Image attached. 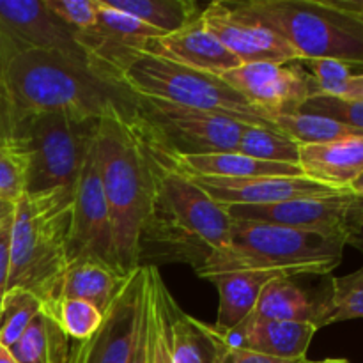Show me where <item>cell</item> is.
Returning a JSON list of instances; mask_svg holds the SVG:
<instances>
[{
    "label": "cell",
    "mask_w": 363,
    "mask_h": 363,
    "mask_svg": "<svg viewBox=\"0 0 363 363\" xmlns=\"http://www.w3.org/2000/svg\"><path fill=\"white\" fill-rule=\"evenodd\" d=\"M53 321L62 328V332L74 342L87 340L101 326L103 314L89 301L66 298L57 307Z\"/></svg>",
    "instance_id": "30"
},
{
    "label": "cell",
    "mask_w": 363,
    "mask_h": 363,
    "mask_svg": "<svg viewBox=\"0 0 363 363\" xmlns=\"http://www.w3.org/2000/svg\"><path fill=\"white\" fill-rule=\"evenodd\" d=\"M0 363H18L9 347L2 346V344H0Z\"/></svg>",
    "instance_id": "42"
},
{
    "label": "cell",
    "mask_w": 363,
    "mask_h": 363,
    "mask_svg": "<svg viewBox=\"0 0 363 363\" xmlns=\"http://www.w3.org/2000/svg\"><path fill=\"white\" fill-rule=\"evenodd\" d=\"M133 272H124L92 255L69 259L59 287V303L66 298H77L89 301L105 314Z\"/></svg>",
    "instance_id": "20"
},
{
    "label": "cell",
    "mask_w": 363,
    "mask_h": 363,
    "mask_svg": "<svg viewBox=\"0 0 363 363\" xmlns=\"http://www.w3.org/2000/svg\"><path fill=\"white\" fill-rule=\"evenodd\" d=\"M311 363H350L347 360H342V358H330V360L323 362H311Z\"/></svg>",
    "instance_id": "44"
},
{
    "label": "cell",
    "mask_w": 363,
    "mask_h": 363,
    "mask_svg": "<svg viewBox=\"0 0 363 363\" xmlns=\"http://www.w3.org/2000/svg\"><path fill=\"white\" fill-rule=\"evenodd\" d=\"M16 112H14L13 101L9 98L6 84L0 74V142L14 138V130H16Z\"/></svg>",
    "instance_id": "37"
},
{
    "label": "cell",
    "mask_w": 363,
    "mask_h": 363,
    "mask_svg": "<svg viewBox=\"0 0 363 363\" xmlns=\"http://www.w3.org/2000/svg\"><path fill=\"white\" fill-rule=\"evenodd\" d=\"M351 319H363V266L330 280L328 291L319 300L318 328Z\"/></svg>",
    "instance_id": "26"
},
{
    "label": "cell",
    "mask_w": 363,
    "mask_h": 363,
    "mask_svg": "<svg viewBox=\"0 0 363 363\" xmlns=\"http://www.w3.org/2000/svg\"><path fill=\"white\" fill-rule=\"evenodd\" d=\"M236 16L264 25L289 43L301 60L335 59L363 66V21L328 0L225 2Z\"/></svg>",
    "instance_id": "6"
},
{
    "label": "cell",
    "mask_w": 363,
    "mask_h": 363,
    "mask_svg": "<svg viewBox=\"0 0 363 363\" xmlns=\"http://www.w3.org/2000/svg\"><path fill=\"white\" fill-rule=\"evenodd\" d=\"M300 112L328 117V119L337 121L340 124H346V126L363 133V101L332 98V96L325 94H314L305 101Z\"/></svg>",
    "instance_id": "33"
},
{
    "label": "cell",
    "mask_w": 363,
    "mask_h": 363,
    "mask_svg": "<svg viewBox=\"0 0 363 363\" xmlns=\"http://www.w3.org/2000/svg\"><path fill=\"white\" fill-rule=\"evenodd\" d=\"M358 18H360V20L363 21V11H362V14H360V16H358Z\"/></svg>",
    "instance_id": "45"
},
{
    "label": "cell",
    "mask_w": 363,
    "mask_h": 363,
    "mask_svg": "<svg viewBox=\"0 0 363 363\" xmlns=\"http://www.w3.org/2000/svg\"><path fill=\"white\" fill-rule=\"evenodd\" d=\"M30 50L84 53L45 0H0V67Z\"/></svg>",
    "instance_id": "13"
},
{
    "label": "cell",
    "mask_w": 363,
    "mask_h": 363,
    "mask_svg": "<svg viewBox=\"0 0 363 363\" xmlns=\"http://www.w3.org/2000/svg\"><path fill=\"white\" fill-rule=\"evenodd\" d=\"M71 209L73 195L66 191L23 195L11 222L7 289L32 293L52 319L69 262Z\"/></svg>",
    "instance_id": "4"
},
{
    "label": "cell",
    "mask_w": 363,
    "mask_h": 363,
    "mask_svg": "<svg viewBox=\"0 0 363 363\" xmlns=\"http://www.w3.org/2000/svg\"><path fill=\"white\" fill-rule=\"evenodd\" d=\"M48 9L73 34L92 28L98 21V0H45Z\"/></svg>",
    "instance_id": "34"
},
{
    "label": "cell",
    "mask_w": 363,
    "mask_h": 363,
    "mask_svg": "<svg viewBox=\"0 0 363 363\" xmlns=\"http://www.w3.org/2000/svg\"><path fill=\"white\" fill-rule=\"evenodd\" d=\"M145 266L131 273L126 286L103 314V323L87 340L71 346L69 363H128L144 312Z\"/></svg>",
    "instance_id": "11"
},
{
    "label": "cell",
    "mask_w": 363,
    "mask_h": 363,
    "mask_svg": "<svg viewBox=\"0 0 363 363\" xmlns=\"http://www.w3.org/2000/svg\"><path fill=\"white\" fill-rule=\"evenodd\" d=\"M201 184L209 197L220 206H268L296 199L328 197L347 194L350 190L328 186L305 176H272L250 179H218V177L190 176Z\"/></svg>",
    "instance_id": "16"
},
{
    "label": "cell",
    "mask_w": 363,
    "mask_h": 363,
    "mask_svg": "<svg viewBox=\"0 0 363 363\" xmlns=\"http://www.w3.org/2000/svg\"><path fill=\"white\" fill-rule=\"evenodd\" d=\"M9 350L18 363H69L71 358L69 337L43 312Z\"/></svg>",
    "instance_id": "24"
},
{
    "label": "cell",
    "mask_w": 363,
    "mask_h": 363,
    "mask_svg": "<svg viewBox=\"0 0 363 363\" xmlns=\"http://www.w3.org/2000/svg\"><path fill=\"white\" fill-rule=\"evenodd\" d=\"M80 255H92L108 264L119 266L108 202H106L101 177H99L96 144L85 160L73 194L69 259L80 257Z\"/></svg>",
    "instance_id": "12"
},
{
    "label": "cell",
    "mask_w": 363,
    "mask_h": 363,
    "mask_svg": "<svg viewBox=\"0 0 363 363\" xmlns=\"http://www.w3.org/2000/svg\"><path fill=\"white\" fill-rule=\"evenodd\" d=\"M298 147L296 142L280 131L245 124L236 151L262 162L298 165Z\"/></svg>",
    "instance_id": "28"
},
{
    "label": "cell",
    "mask_w": 363,
    "mask_h": 363,
    "mask_svg": "<svg viewBox=\"0 0 363 363\" xmlns=\"http://www.w3.org/2000/svg\"><path fill=\"white\" fill-rule=\"evenodd\" d=\"M252 314L269 321L311 323L318 326L319 300H312L289 277H277L262 289Z\"/></svg>",
    "instance_id": "23"
},
{
    "label": "cell",
    "mask_w": 363,
    "mask_h": 363,
    "mask_svg": "<svg viewBox=\"0 0 363 363\" xmlns=\"http://www.w3.org/2000/svg\"><path fill=\"white\" fill-rule=\"evenodd\" d=\"M220 77L272 121L300 112L305 101L315 94L308 71L294 62L241 64Z\"/></svg>",
    "instance_id": "10"
},
{
    "label": "cell",
    "mask_w": 363,
    "mask_h": 363,
    "mask_svg": "<svg viewBox=\"0 0 363 363\" xmlns=\"http://www.w3.org/2000/svg\"><path fill=\"white\" fill-rule=\"evenodd\" d=\"M128 363H151V353H149V323H147V308H145V293H144V312H142L140 326L137 332L133 353H131Z\"/></svg>",
    "instance_id": "38"
},
{
    "label": "cell",
    "mask_w": 363,
    "mask_h": 363,
    "mask_svg": "<svg viewBox=\"0 0 363 363\" xmlns=\"http://www.w3.org/2000/svg\"><path fill=\"white\" fill-rule=\"evenodd\" d=\"M213 332L230 347H240L282 360H298L307 358L305 354L318 332V326L311 323L269 321L250 314L236 328L222 332L213 326Z\"/></svg>",
    "instance_id": "17"
},
{
    "label": "cell",
    "mask_w": 363,
    "mask_h": 363,
    "mask_svg": "<svg viewBox=\"0 0 363 363\" xmlns=\"http://www.w3.org/2000/svg\"><path fill=\"white\" fill-rule=\"evenodd\" d=\"M14 208H16V202L0 199V227H4V225H7V223L13 222Z\"/></svg>",
    "instance_id": "41"
},
{
    "label": "cell",
    "mask_w": 363,
    "mask_h": 363,
    "mask_svg": "<svg viewBox=\"0 0 363 363\" xmlns=\"http://www.w3.org/2000/svg\"><path fill=\"white\" fill-rule=\"evenodd\" d=\"M98 119H74L41 112L18 119L14 138L27 158L25 195L74 194L89 152L96 144Z\"/></svg>",
    "instance_id": "7"
},
{
    "label": "cell",
    "mask_w": 363,
    "mask_h": 363,
    "mask_svg": "<svg viewBox=\"0 0 363 363\" xmlns=\"http://www.w3.org/2000/svg\"><path fill=\"white\" fill-rule=\"evenodd\" d=\"M202 23L241 64L300 62L293 46L255 21L236 16L225 2H213L201 14Z\"/></svg>",
    "instance_id": "15"
},
{
    "label": "cell",
    "mask_w": 363,
    "mask_h": 363,
    "mask_svg": "<svg viewBox=\"0 0 363 363\" xmlns=\"http://www.w3.org/2000/svg\"><path fill=\"white\" fill-rule=\"evenodd\" d=\"M9 233L11 223L0 227V307L7 293V277H9Z\"/></svg>",
    "instance_id": "39"
},
{
    "label": "cell",
    "mask_w": 363,
    "mask_h": 363,
    "mask_svg": "<svg viewBox=\"0 0 363 363\" xmlns=\"http://www.w3.org/2000/svg\"><path fill=\"white\" fill-rule=\"evenodd\" d=\"M169 155V152H167ZM174 165L188 176L218 177V179H250L272 176H303L300 165L273 163L241 155L238 151L209 152V155L172 156Z\"/></svg>",
    "instance_id": "21"
},
{
    "label": "cell",
    "mask_w": 363,
    "mask_h": 363,
    "mask_svg": "<svg viewBox=\"0 0 363 363\" xmlns=\"http://www.w3.org/2000/svg\"><path fill=\"white\" fill-rule=\"evenodd\" d=\"M298 165L308 179L339 190H350L363 174V135L326 144L300 145Z\"/></svg>",
    "instance_id": "19"
},
{
    "label": "cell",
    "mask_w": 363,
    "mask_h": 363,
    "mask_svg": "<svg viewBox=\"0 0 363 363\" xmlns=\"http://www.w3.org/2000/svg\"><path fill=\"white\" fill-rule=\"evenodd\" d=\"M301 62L307 66L308 74L312 77L315 94L335 96L340 85H342L347 78L363 73V66H360V64L344 62V60L307 59L301 60Z\"/></svg>",
    "instance_id": "32"
},
{
    "label": "cell",
    "mask_w": 363,
    "mask_h": 363,
    "mask_svg": "<svg viewBox=\"0 0 363 363\" xmlns=\"http://www.w3.org/2000/svg\"><path fill=\"white\" fill-rule=\"evenodd\" d=\"M144 55L162 57L179 66L218 77L241 66L240 59L234 57L211 30L206 28L201 18L172 34L149 39Z\"/></svg>",
    "instance_id": "18"
},
{
    "label": "cell",
    "mask_w": 363,
    "mask_h": 363,
    "mask_svg": "<svg viewBox=\"0 0 363 363\" xmlns=\"http://www.w3.org/2000/svg\"><path fill=\"white\" fill-rule=\"evenodd\" d=\"M346 241L335 234L234 220L230 240L213 252L197 275L227 272H275L282 275H328L342 262Z\"/></svg>",
    "instance_id": "5"
},
{
    "label": "cell",
    "mask_w": 363,
    "mask_h": 363,
    "mask_svg": "<svg viewBox=\"0 0 363 363\" xmlns=\"http://www.w3.org/2000/svg\"><path fill=\"white\" fill-rule=\"evenodd\" d=\"M43 312L38 298L25 289H7L0 307V344L13 347Z\"/></svg>",
    "instance_id": "29"
},
{
    "label": "cell",
    "mask_w": 363,
    "mask_h": 363,
    "mask_svg": "<svg viewBox=\"0 0 363 363\" xmlns=\"http://www.w3.org/2000/svg\"><path fill=\"white\" fill-rule=\"evenodd\" d=\"M137 112L160 149L172 156L236 151L245 124L215 113L137 96Z\"/></svg>",
    "instance_id": "9"
},
{
    "label": "cell",
    "mask_w": 363,
    "mask_h": 363,
    "mask_svg": "<svg viewBox=\"0 0 363 363\" xmlns=\"http://www.w3.org/2000/svg\"><path fill=\"white\" fill-rule=\"evenodd\" d=\"M27 158L16 138L0 142V199L16 202L25 195Z\"/></svg>",
    "instance_id": "31"
},
{
    "label": "cell",
    "mask_w": 363,
    "mask_h": 363,
    "mask_svg": "<svg viewBox=\"0 0 363 363\" xmlns=\"http://www.w3.org/2000/svg\"><path fill=\"white\" fill-rule=\"evenodd\" d=\"M96 156L117 261L124 272H133L138 268V240L155 199L158 147L140 117L113 113L99 119Z\"/></svg>",
    "instance_id": "3"
},
{
    "label": "cell",
    "mask_w": 363,
    "mask_h": 363,
    "mask_svg": "<svg viewBox=\"0 0 363 363\" xmlns=\"http://www.w3.org/2000/svg\"><path fill=\"white\" fill-rule=\"evenodd\" d=\"M332 98L340 99H353V101H363V73L354 74V77L347 78L342 85L339 87L335 96Z\"/></svg>",
    "instance_id": "40"
},
{
    "label": "cell",
    "mask_w": 363,
    "mask_h": 363,
    "mask_svg": "<svg viewBox=\"0 0 363 363\" xmlns=\"http://www.w3.org/2000/svg\"><path fill=\"white\" fill-rule=\"evenodd\" d=\"M123 82L140 98L169 101L248 126L277 130L269 117L255 110L218 74L190 69L162 57L140 55L124 71Z\"/></svg>",
    "instance_id": "8"
},
{
    "label": "cell",
    "mask_w": 363,
    "mask_h": 363,
    "mask_svg": "<svg viewBox=\"0 0 363 363\" xmlns=\"http://www.w3.org/2000/svg\"><path fill=\"white\" fill-rule=\"evenodd\" d=\"M233 222L225 208L158 147L155 199L138 240V266L186 262L197 272L229 243Z\"/></svg>",
    "instance_id": "2"
},
{
    "label": "cell",
    "mask_w": 363,
    "mask_h": 363,
    "mask_svg": "<svg viewBox=\"0 0 363 363\" xmlns=\"http://www.w3.org/2000/svg\"><path fill=\"white\" fill-rule=\"evenodd\" d=\"M197 326L201 328V332L211 340L213 346H215L216 363H311L307 358H298V360H282V358L266 357V354L240 350V347H230L227 346V344H223L222 340L216 337V333L213 332V326L206 325V323L202 321H197Z\"/></svg>",
    "instance_id": "35"
},
{
    "label": "cell",
    "mask_w": 363,
    "mask_h": 363,
    "mask_svg": "<svg viewBox=\"0 0 363 363\" xmlns=\"http://www.w3.org/2000/svg\"><path fill=\"white\" fill-rule=\"evenodd\" d=\"M113 9L138 18L149 27L165 34L181 30L201 18L202 11L190 0H105Z\"/></svg>",
    "instance_id": "25"
},
{
    "label": "cell",
    "mask_w": 363,
    "mask_h": 363,
    "mask_svg": "<svg viewBox=\"0 0 363 363\" xmlns=\"http://www.w3.org/2000/svg\"><path fill=\"white\" fill-rule=\"evenodd\" d=\"M0 74L16 119L41 112L98 121L113 113L138 117L137 96L84 53L30 50L7 60Z\"/></svg>",
    "instance_id": "1"
},
{
    "label": "cell",
    "mask_w": 363,
    "mask_h": 363,
    "mask_svg": "<svg viewBox=\"0 0 363 363\" xmlns=\"http://www.w3.org/2000/svg\"><path fill=\"white\" fill-rule=\"evenodd\" d=\"M344 241L363 254V197L354 199L344 227Z\"/></svg>",
    "instance_id": "36"
},
{
    "label": "cell",
    "mask_w": 363,
    "mask_h": 363,
    "mask_svg": "<svg viewBox=\"0 0 363 363\" xmlns=\"http://www.w3.org/2000/svg\"><path fill=\"white\" fill-rule=\"evenodd\" d=\"M277 277H286L275 272H227L206 277L218 291V315L216 330L236 328L254 312L262 289Z\"/></svg>",
    "instance_id": "22"
},
{
    "label": "cell",
    "mask_w": 363,
    "mask_h": 363,
    "mask_svg": "<svg viewBox=\"0 0 363 363\" xmlns=\"http://www.w3.org/2000/svg\"><path fill=\"white\" fill-rule=\"evenodd\" d=\"M350 190L353 191L354 195H358V197H363V174H362L360 177H358L357 181H354L353 184H351Z\"/></svg>",
    "instance_id": "43"
},
{
    "label": "cell",
    "mask_w": 363,
    "mask_h": 363,
    "mask_svg": "<svg viewBox=\"0 0 363 363\" xmlns=\"http://www.w3.org/2000/svg\"><path fill=\"white\" fill-rule=\"evenodd\" d=\"M209 363H216V357H215V360H213V362H209Z\"/></svg>",
    "instance_id": "46"
},
{
    "label": "cell",
    "mask_w": 363,
    "mask_h": 363,
    "mask_svg": "<svg viewBox=\"0 0 363 363\" xmlns=\"http://www.w3.org/2000/svg\"><path fill=\"white\" fill-rule=\"evenodd\" d=\"M354 199L357 195L347 191L328 197L296 199L268 206H227L225 211L230 218L241 222L273 223L344 238V227Z\"/></svg>",
    "instance_id": "14"
},
{
    "label": "cell",
    "mask_w": 363,
    "mask_h": 363,
    "mask_svg": "<svg viewBox=\"0 0 363 363\" xmlns=\"http://www.w3.org/2000/svg\"><path fill=\"white\" fill-rule=\"evenodd\" d=\"M273 124H275L277 131L289 137L298 145L326 144V142L339 140V138L362 137L363 135L358 130L346 126V124L307 112L279 116L273 119Z\"/></svg>",
    "instance_id": "27"
}]
</instances>
